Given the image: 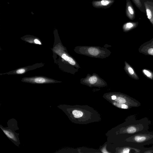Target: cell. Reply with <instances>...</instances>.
Returning a JSON list of instances; mask_svg holds the SVG:
<instances>
[{"mask_svg":"<svg viewBox=\"0 0 153 153\" xmlns=\"http://www.w3.org/2000/svg\"><path fill=\"white\" fill-rule=\"evenodd\" d=\"M8 127H3L1 125L0 128L7 138L16 146H19L20 143L19 138V134L15 132L19 130L17 120L13 118L8 120L7 122Z\"/></svg>","mask_w":153,"mask_h":153,"instance_id":"6da1fadb","label":"cell"},{"mask_svg":"<svg viewBox=\"0 0 153 153\" xmlns=\"http://www.w3.org/2000/svg\"><path fill=\"white\" fill-rule=\"evenodd\" d=\"M138 51L145 55L153 56V38L142 44L138 48Z\"/></svg>","mask_w":153,"mask_h":153,"instance_id":"7a4b0ae2","label":"cell"},{"mask_svg":"<svg viewBox=\"0 0 153 153\" xmlns=\"http://www.w3.org/2000/svg\"><path fill=\"white\" fill-rule=\"evenodd\" d=\"M147 17L153 27V0H142Z\"/></svg>","mask_w":153,"mask_h":153,"instance_id":"3957f363","label":"cell"},{"mask_svg":"<svg viewBox=\"0 0 153 153\" xmlns=\"http://www.w3.org/2000/svg\"><path fill=\"white\" fill-rule=\"evenodd\" d=\"M134 9L130 0H126V16L130 20H133L135 17Z\"/></svg>","mask_w":153,"mask_h":153,"instance_id":"277c9868","label":"cell"},{"mask_svg":"<svg viewBox=\"0 0 153 153\" xmlns=\"http://www.w3.org/2000/svg\"><path fill=\"white\" fill-rule=\"evenodd\" d=\"M114 0H101L94 1L92 2L93 6L97 8L109 7L114 3Z\"/></svg>","mask_w":153,"mask_h":153,"instance_id":"5b68a950","label":"cell"},{"mask_svg":"<svg viewBox=\"0 0 153 153\" xmlns=\"http://www.w3.org/2000/svg\"><path fill=\"white\" fill-rule=\"evenodd\" d=\"M125 68L127 73L131 78L135 80L139 79L134 68L126 62L125 63Z\"/></svg>","mask_w":153,"mask_h":153,"instance_id":"8992f818","label":"cell"},{"mask_svg":"<svg viewBox=\"0 0 153 153\" xmlns=\"http://www.w3.org/2000/svg\"><path fill=\"white\" fill-rule=\"evenodd\" d=\"M139 22H129L123 25V28L125 32H128L132 30L137 27Z\"/></svg>","mask_w":153,"mask_h":153,"instance_id":"52a82bcc","label":"cell"},{"mask_svg":"<svg viewBox=\"0 0 153 153\" xmlns=\"http://www.w3.org/2000/svg\"><path fill=\"white\" fill-rule=\"evenodd\" d=\"M135 6L142 12L146 13V10L142 0H132Z\"/></svg>","mask_w":153,"mask_h":153,"instance_id":"ba28073f","label":"cell"},{"mask_svg":"<svg viewBox=\"0 0 153 153\" xmlns=\"http://www.w3.org/2000/svg\"><path fill=\"white\" fill-rule=\"evenodd\" d=\"M141 71L144 76L147 78L153 80V71L146 68L143 69Z\"/></svg>","mask_w":153,"mask_h":153,"instance_id":"9c48e42d","label":"cell"},{"mask_svg":"<svg viewBox=\"0 0 153 153\" xmlns=\"http://www.w3.org/2000/svg\"><path fill=\"white\" fill-rule=\"evenodd\" d=\"M147 139L146 136L143 135H138L134 137V140L138 142H141L145 141Z\"/></svg>","mask_w":153,"mask_h":153,"instance_id":"30bf717a","label":"cell"},{"mask_svg":"<svg viewBox=\"0 0 153 153\" xmlns=\"http://www.w3.org/2000/svg\"><path fill=\"white\" fill-rule=\"evenodd\" d=\"M89 53L93 56H97L99 53L98 50L96 48H90L88 49Z\"/></svg>","mask_w":153,"mask_h":153,"instance_id":"8fae6325","label":"cell"},{"mask_svg":"<svg viewBox=\"0 0 153 153\" xmlns=\"http://www.w3.org/2000/svg\"><path fill=\"white\" fill-rule=\"evenodd\" d=\"M72 114L74 117L76 118L80 117L83 115V113L82 111L76 110H74L72 111Z\"/></svg>","mask_w":153,"mask_h":153,"instance_id":"7c38bea8","label":"cell"},{"mask_svg":"<svg viewBox=\"0 0 153 153\" xmlns=\"http://www.w3.org/2000/svg\"><path fill=\"white\" fill-rule=\"evenodd\" d=\"M137 129L134 127L132 126L129 127L127 129V131L129 133L132 134L135 132Z\"/></svg>","mask_w":153,"mask_h":153,"instance_id":"4fadbf2b","label":"cell"},{"mask_svg":"<svg viewBox=\"0 0 153 153\" xmlns=\"http://www.w3.org/2000/svg\"><path fill=\"white\" fill-rule=\"evenodd\" d=\"M45 81V79L44 78L41 77L37 78L35 79V82L38 83H43Z\"/></svg>","mask_w":153,"mask_h":153,"instance_id":"5bb4252c","label":"cell"},{"mask_svg":"<svg viewBox=\"0 0 153 153\" xmlns=\"http://www.w3.org/2000/svg\"><path fill=\"white\" fill-rule=\"evenodd\" d=\"M97 78L96 76H92L90 78L89 81L91 84H93L97 82Z\"/></svg>","mask_w":153,"mask_h":153,"instance_id":"9a60e30c","label":"cell"},{"mask_svg":"<svg viewBox=\"0 0 153 153\" xmlns=\"http://www.w3.org/2000/svg\"><path fill=\"white\" fill-rule=\"evenodd\" d=\"M118 102L120 103H125L126 102V100L122 97H119L118 99Z\"/></svg>","mask_w":153,"mask_h":153,"instance_id":"2e32d148","label":"cell"},{"mask_svg":"<svg viewBox=\"0 0 153 153\" xmlns=\"http://www.w3.org/2000/svg\"><path fill=\"white\" fill-rule=\"evenodd\" d=\"M68 61L69 63L72 65H74L75 64V62L74 61L71 57H69V59Z\"/></svg>","mask_w":153,"mask_h":153,"instance_id":"e0dca14e","label":"cell"},{"mask_svg":"<svg viewBox=\"0 0 153 153\" xmlns=\"http://www.w3.org/2000/svg\"><path fill=\"white\" fill-rule=\"evenodd\" d=\"M25 70L24 69H21L17 71L16 73L18 74H21L24 73Z\"/></svg>","mask_w":153,"mask_h":153,"instance_id":"ac0fdd59","label":"cell"},{"mask_svg":"<svg viewBox=\"0 0 153 153\" xmlns=\"http://www.w3.org/2000/svg\"><path fill=\"white\" fill-rule=\"evenodd\" d=\"M129 149L128 148H125L124 149L122 152L125 153H128L129 152Z\"/></svg>","mask_w":153,"mask_h":153,"instance_id":"d6986e66","label":"cell"},{"mask_svg":"<svg viewBox=\"0 0 153 153\" xmlns=\"http://www.w3.org/2000/svg\"><path fill=\"white\" fill-rule=\"evenodd\" d=\"M128 108V106L126 105L123 104L122 105L121 108L124 109H127Z\"/></svg>","mask_w":153,"mask_h":153,"instance_id":"ffe728a7","label":"cell"},{"mask_svg":"<svg viewBox=\"0 0 153 153\" xmlns=\"http://www.w3.org/2000/svg\"><path fill=\"white\" fill-rule=\"evenodd\" d=\"M34 42L35 43L39 44H41V43L40 41L37 39H35L34 40Z\"/></svg>","mask_w":153,"mask_h":153,"instance_id":"44dd1931","label":"cell"},{"mask_svg":"<svg viewBox=\"0 0 153 153\" xmlns=\"http://www.w3.org/2000/svg\"><path fill=\"white\" fill-rule=\"evenodd\" d=\"M69 57H68V56H65V57L64 58V59L66 60V61H68L69 59Z\"/></svg>","mask_w":153,"mask_h":153,"instance_id":"7402d4cb","label":"cell"},{"mask_svg":"<svg viewBox=\"0 0 153 153\" xmlns=\"http://www.w3.org/2000/svg\"><path fill=\"white\" fill-rule=\"evenodd\" d=\"M111 99L113 100H115L116 99V97L114 95L112 96L111 97Z\"/></svg>","mask_w":153,"mask_h":153,"instance_id":"603a6c76","label":"cell"},{"mask_svg":"<svg viewBox=\"0 0 153 153\" xmlns=\"http://www.w3.org/2000/svg\"><path fill=\"white\" fill-rule=\"evenodd\" d=\"M66 56V55L65 54H63L62 55V58L64 59V58L65 57V56Z\"/></svg>","mask_w":153,"mask_h":153,"instance_id":"cb8c5ba5","label":"cell"}]
</instances>
